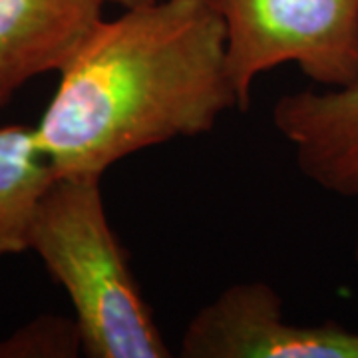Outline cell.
Listing matches in <instances>:
<instances>
[{
    "mask_svg": "<svg viewBox=\"0 0 358 358\" xmlns=\"http://www.w3.org/2000/svg\"><path fill=\"white\" fill-rule=\"evenodd\" d=\"M34 126L56 178H100L124 157L211 131L237 108L211 0H145L90 28Z\"/></svg>",
    "mask_w": 358,
    "mask_h": 358,
    "instance_id": "obj_1",
    "label": "cell"
},
{
    "mask_svg": "<svg viewBox=\"0 0 358 358\" xmlns=\"http://www.w3.org/2000/svg\"><path fill=\"white\" fill-rule=\"evenodd\" d=\"M100 178H54L30 227L28 251L60 282L90 358H169L128 253L106 215Z\"/></svg>",
    "mask_w": 358,
    "mask_h": 358,
    "instance_id": "obj_2",
    "label": "cell"
},
{
    "mask_svg": "<svg viewBox=\"0 0 358 358\" xmlns=\"http://www.w3.org/2000/svg\"><path fill=\"white\" fill-rule=\"evenodd\" d=\"M225 26V58L237 110L255 80L294 64L322 88L358 80V0H211Z\"/></svg>",
    "mask_w": 358,
    "mask_h": 358,
    "instance_id": "obj_3",
    "label": "cell"
},
{
    "mask_svg": "<svg viewBox=\"0 0 358 358\" xmlns=\"http://www.w3.org/2000/svg\"><path fill=\"white\" fill-rule=\"evenodd\" d=\"M179 350L185 358H358V333L336 322L293 324L268 282L241 281L193 315Z\"/></svg>",
    "mask_w": 358,
    "mask_h": 358,
    "instance_id": "obj_4",
    "label": "cell"
},
{
    "mask_svg": "<svg viewBox=\"0 0 358 358\" xmlns=\"http://www.w3.org/2000/svg\"><path fill=\"white\" fill-rule=\"evenodd\" d=\"M271 120L308 181L338 197H358V80L282 94Z\"/></svg>",
    "mask_w": 358,
    "mask_h": 358,
    "instance_id": "obj_5",
    "label": "cell"
},
{
    "mask_svg": "<svg viewBox=\"0 0 358 358\" xmlns=\"http://www.w3.org/2000/svg\"><path fill=\"white\" fill-rule=\"evenodd\" d=\"M102 10L96 0H0V108L30 80L58 72Z\"/></svg>",
    "mask_w": 358,
    "mask_h": 358,
    "instance_id": "obj_6",
    "label": "cell"
},
{
    "mask_svg": "<svg viewBox=\"0 0 358 358\" xmlns=\"http://www.w3.org/2000/svg\"><path fill=\"white\" fill-rule=\"evenodd\" d=\"M54 178L34 129L0 126V259L28 251L32 219Z\"/></svg>",
    "mask_w": 358,
    "mask_h": 358,
    "instance_id": "obj_7",
    "label": "cell"
},
{
    "mask_svg": "<svg viewBox=\"0 0 358 358\" xmlns=\"http://www.w3.org/2000/svg\"><path fill=\"white\" fill-rule=\"evenodd\" d=\"M98 4H114V6H120V8H128V6H134V4H140V2H145V0H96Z\"/></svg>",
    "mask_w": 358,
    "mask_h": 358,
    "instance_id": "obj_8",
    "label": "cell"
},
{
    "mask_svg": "<svg viewBox=\"0 0 358 358\" xmlns=\"http://www.w3.org/2000/svg\"><path fill=\"white\" fill-rule=\"evenodd\" d=\"M355 257H357V263H358V239H357V249H355Z\"/></svg>",
    "mask_w": 358,
    "mask_h": 358,
    "instance_id": "obj_9",
    "label": "cell"
}]
</instances>
